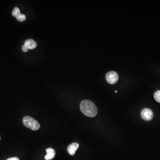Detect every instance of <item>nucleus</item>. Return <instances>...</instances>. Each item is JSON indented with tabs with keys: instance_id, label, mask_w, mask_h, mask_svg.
Segmentation results:
<instances>
[{
	"instance_id": "f257e3e1",
	"label": "nucleus",
	"mask_w": 160,
	"mask_h": 160,
	"mask_svg": "<svg viewBox=\"0 0 160 160\" xmlns=\"http://www.w3.org/2000/svg\"><path fill=\"white\" fill-rule=\"evenodd\" d=\"M80 109L85 116L90 117H95L98 113V108L94 102L85 100L80 104Z\"/></svg>"
},
{
	"instance_id": "f03ea898",
	"label": "nucleus",
	"mask_w": 160,
	"mask_h": 160,
	"mask_svg": "<svg viewBox=\"0 0 160 160\" xmlns=\"http://www.w3.org/2000/svg\"><path fill=\"white\" fill-rule=\"evenodd\" d=\"M22 122L26 127L32 130L36 131L40 128V125L38 121L30 116H25L23 118Z\"/></svg>"
},
{
	"instance_id": "7ed1b4c3",
	"label": "nucleus",
	"mask_w": 160,
	"mask_h": 160,
	"mask_svg": "<svg viewBox=\"0 0 160 160\" xmlns=\"http://www.w3.org/2000/svg\"><path fill=\"white\" fill-rule=\"evenodd\" d=\"M106 78L107 82L112 85L116 83L119 78L118 74L115 71H110L107 73Z\"/></svg>"
},
{
	"instance_id": "20e7f679",
	"label": "nucleus",
	"mask_w": 160,
	"mask_h": 160,
	"mask_svg": "<svg viewBox=\"0 0 160 160\" xmlns=\"http://www.w3.org/2000/svg\"><path fill=\"white\" fill-rule=\"evenodd\" d=\"M141 116L144 120H150L154 117V113L150 109L145 108L141 111Z\"/></svg>"
},
{
	"instance_id": "39448f33",
	"label": "nucleus",
	"mask_w": 160,
	"mask_h": 160,
	"mask_svg": "<svg viewBox=\"0 0 160 160\" xmlns=\"http://www.w3.org/2000/svg\"><path fill=\"white\" fill-rule=\"evenodd\" d=\"M79 145L78 143H73L68 146V152L70 155H74L76 152L79 148Z\"/></svg>"
},
{
	"instance_id": "423d86ee",
	"label": "nucleus",
	"mask_w": 160,
	"mask_h": 160,
	"mask_svg": "<svg viewBox=\"0 0 160 160\" xmlns=\"http://www.w3.org/2000/svg\"><path fill=\"white\" fill-rule=\"evenodd\" d=\"M47 154L44 157L45 160H51L53 159L56 155L55 150L51 148H49L46 149Z\"/></svg>"
},
{
	"instance_id": "0eeeda50",
	"label": "nucleus",
	"mask_w": 160,
	"mask_h": 160,
	"mask_svg": "<svg viewBox=\"0 0 160 160\" xmlns=\"http://www.w3.org/2000/svg\"><path fill=\"white\" fill-rule=\"evenodd\" d=\"M24 45H26V47L30 49H34L37 46V44H36V41L32 39L26 40L25 41Z\"/></svg>"
},
{
	"instance_id": "6e6552de",
	"label": "nucleus",
	"mask_w": 160,
	"mask_h": 160,
	"mask_svg": "<svg viewBox=\"0 0 160 160\" xmlns=\"http://www.w3.org/2000/svg\"><path fill=\"white\" fill-rule=\"evenodd\" d=\"M21 14L20 9L18 7H15L14 8L13 11H12V15L13 17H15L17 18V17Z\"/></svg>"
},
{
	"instance_id": "1a4fd4ad",
	"label": "nucleus",
	"mask_w": 160,
	"mask_h": 160,
	"mask_svg": "<svg viewBox=\"0 0 160 160\" xmlns=\"http://www.w3.org/2000/svg\"><path fill=\"white\" fill-rule=\"evenodd\" d=\"M154 98L157 102L160 103V91H157L155 93Z\"/></svg>"
},
{
	"instance_id": "9d476101",
	"label": "nucleus",
	"mask_w": 160,
	"mask_h": 160,
	"mask_svg": "<svg viewBox=\"0 0 160 160\" xmlns=\"http://www.w3.org/2000/svg\"><path fill=\"white\" fill-rule=\"evenodd\" d=\"M17 20L18 22H22L26 20V15L24 14H20L17 18Z\"/></svg>"
},
{
	"instance_id": "9b49d317",
	"label": "nucleus",
	"mask_w": 160,
	"mask_h": 160,
	"mask_svg": "<svg viewBox=\"0 0 160 160\" xmlns=\"http://www.w3.org/2000/svg\"><path fill=\"white\" fill-rule=\"evenodd\" d=\"M28 49H29V48L26 47V45H24V44L22 45V50L24 52H27L28 51Z\"/></svg>"
},
{
	"instance_id": "f8f14e48",
	"label": "nucleus",
	"mask_w": 160,
	"mask_h": 160,
	"mask_svg": "<svg viewBox=\"0 0 160 160\" xmlns=\"http://www.w3.org/2000/svg\"><path fill=\"white\" fill-rule=\"evenodd\" d=\"M6 160H20L17 157H13V158H9Z\"/></svg>"
},
{
	"instance_id": "ddd939ff",
	"label": "nucleus",
	"mask_w": 160,
	"mask_h": 160,
	"mask_svg": "<svg viewBox=\"0 0 160 160\" xmlns=\"http://www.w3.org/2000/svg\"><path fill=\"white\" fill-rule=\"evenodd\" d=\"M115 93H117V91H115Z\"/></svg>"
},
{
	"instance_id": "4468645a",
	"label": "nucleus",
	"mask_w": 160,
	"mask_h": 160,
	"mask_svg": "<svg viewBox=\"0 0 160 160\" xmlns=\"http://www.w3.org/2000/svg\"><path fill=\"white\" fill-rule=\"evenodd\" d=\"M0 140H1V137H0Z\"/></svg>"
}]
</instances>
